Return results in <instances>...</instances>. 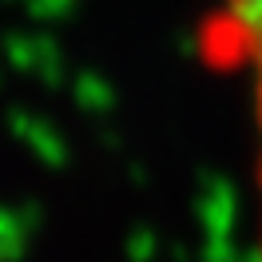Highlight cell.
Here are the masks:
<instances>
[{
  "label": "cell",
  "mask_w": 262,
  "mask_h": 262,
  "mask_svg": "<svg viewBox=\"0 0 262 262\" xmlns=\"http://www.w3.org/2000/svg\"><path fill=\"white\" fill-rule=\"evenodd\" d=\"M203 68L234 83L250 119V179L258 199V250H262V0H207L195 28Z\"/></svg>",
  "instance_id": "6da1fadb"
}]
</instances>
